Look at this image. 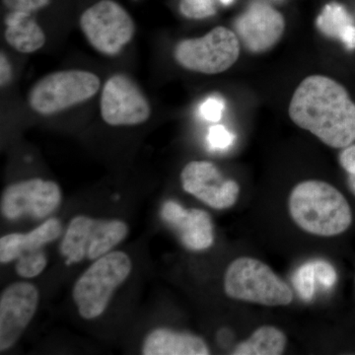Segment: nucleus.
I'll use <instances>...</instances> for the list:
<instances>
[{
    "label": "nucleus",
    "mask_w": 355,
    "mask_h": 355,
    "mask_svg": "<svg viewBox=\"0 0 355 355\" xmlns=\"http://www.w3.org/2000/svg\"><path fill=\"white\" fill-rule=\"evenodd\" d=\"M289 116L331 148L355 141V103L347 89L329 77L305 78L292 96Z\"/></svg>",
    "instance_id": "obj_1"
},
{
    "label": "nucleus",
    "mask_w": 355,
    "mask_h": 355,
    "mask_svg": "<svg viewBox=\"0 0 355 355\" xmlns=\"http://www.w3.org/2000/svg\"><path fill=\"white\" fill-rule=\"evenodd\" d=\"M292 220L311 235L335 237L349 230L354 216L345 196L333 184L308 180L294 187L288 198Z\"/></svg>",
    "instance_id": "obj_2"
},
{
    "label": "nucleus",
    "mask_w": 355,
    "mask_h": 355,
    "mask_svg": "<svg viewBox=\"0 0 355 355\" xmlns=\"http://www.w3.org/2000/svg\"><path fill=\"white\" fill-rule=\"evenodd\" d=\"M132 270V261L125 252L112 251L93 261L72 288L79 316L88 321L101 317Z\"/></svg>",
    "instance_id": "obj_3"
},
{
    "label": "nucleus",
    "mask_w": 355,
    "mask_h": 355,
    "mask_svg": "<svg viewBox=\"0 0 355 355\" xmlns=\"http://www.w3.org/2000/svg\"><path fill=\"white\" fill-rule=\"evenodd\" d=\"M224 292L229 298L268 307L291 304L293 291L272 268L251 257H240L224 273Z\"/></svg>",
    "instance_id": "obj_4"
},
{
    "label": "nucleus",
    "mask_w": 355,
    "mask_h": 355,
    "mask_svg": "<svg viewBox=\"0 0 355 355\" xmlns=\"http://www.w3.org/2000/svg\"><path fill=\"white\" fill-rule=\"evenodd\" d=\"M128 233V223L121 219L76 216L69 221L62 236L60 254L67 265L95 261L113 251Z\"/></svg>",
    "instance_id": "obj_5"
},
{
    "label": "nucleus",
    "mask_w": 355,
    "mask_h": 355,
    "mask_svg": "<svg viewBox=\"0 0 355 355\" xmlns=\"http://www.w3.org/2000/svg\"><path fill=\"white\" fill-rule=\"evenodd\" d=\"M101 80L93 72L67 69L51 72L34 84L28 94L33 111L51 116L88 101L97 94Z\"/></svg>",
    "instance_id": "obj_6"
},
{
    "label": "nucleus",
    "mask_w": 355,
    "mask_h": 355,
    "mask_svg": "<svg viewBox=\"0 0 355 355\" xmlns=\"http://www.w3.org/2000/svg\"><path fill=\"white\" fill-rule=\"evenodd\" d=\"M175 58L184 69L203 74H218L234 65L240 41L228 28H214L202 38L183 40L175 48Z\"/></svg>",
    "instance_id": "obj_7"
},
{
    "label": "nucleus",
    "mask_w": 355,
    "mask_h": 355,
    "mask_svg": "<svg viewBox=\"0 0 355 355\" xmlns=\"http://www.w3.org/2000/svg\"><path fill=\"white\" fill-rule=\"evenodd\" d=\"M80 28L89 44L106 55H116L135 34L132 16L113 0H101L84 11Z\"/></svg>",
    "instance_id": "obj_8"
},
{
    "label": "nucleus",
    "mask_w": 355,
    "mask_h": 355,
    "mask_svg": "<svg viewBox=\"0 0 355 355\" xmlns=\"http://www.w3.org/2000/svg\"><path fill=\"white\" fill-rule=\"evenodd\" d=\"M62 191L60 184L41 178L22 180L4 189L0 202L2 216L19 220L24 216L46 219L60 207Z\"/></svg>",
    "instance_id": "obj_9"
},
{
    "label": "nucleus",
    "mask_w": 355,
    "mask_h": 355,
    "mask_svg": "<svg viewBox=\"0 0 355 355\" xmlns=\"http://www.w3.org/2000/svg\"><path fill=\"white\" fill-rule=\"evenodd\" d=\"M100 111L103 121L112 127H130L146 123L151 107L146 95L133 79L114 74L103 87Z\"/></svg>",
    "instance_id": "obj_10"
},
{
    "label": "nucleus",
    "mask_w": 355,
    "mask_h": 355,
    "mask_svg": "<svg viewBox=\"0 0 355 355\" xmlns=\"http://www.w3.org/2000/svg\"><path fill=\"white\" fill-rule=\"evenodd\" d=\"M38 287L29 282L9 284L0 294V352L12 349L36 315Z\"/></svg>",
    "instance_id": "obj_11"
},
{
    "label": "nucleus",
    "mask_w": 355,
    "mask_h": 355,
    "mask_svg": "<svg viewBox=\"0 0 355 355\" xmlns=\"http://www.w3.org/2000/svg\"><path fill=\"white\" fill-rule=\"evenodd\" d=\"M180 178L186 193L211 209H230L239 198V184L226 180L209 161H191L184 166Z\"/></svg>",
    "instance_id": "obj_12"
},
{
    "label": "nucleus",
    "mask_w": 355,
    "mask_h": 355,
    "mask_svg": "<svg viewBox=\"0 0 355 355\" xmlns=\"http://www.w3.org/2000/svg\"><path fill=\"white\" fill-rule=\"evenodd\" d=\"M284 16L270 4L254 1L235 21L236 35L251 53H263L272 49L284 35Z\"/></svg>",
    "instance_id": "obj_13"
},
{
    "label": "nucleus",
    "mask_w": 355,
    "mask_h": 355,
    "mask_svg": "<svg viewBox=\"0 0 355 355\" xmlns=\"http://www.w3.org/2000/svg\"><path fill=\"white\" fill-rule=\"evenodd\" d=\"M161 216L179 234L184 246L191 251H203L214 245V224L209 212L184 209L174 200L163 203Z\"/></svg>",
    "instance_id": "obj_14"
},
{
    "label": "nucleus",
    "mask_w": 355,
    "mask_h": 355,
    "mask_svg": "<svg viewBox=\"0 0 355 355\" xmlns=\"http://www.w3.org/2000/svg\"><path fill=\"white\" fill-rule=\"evenodd\" d=\"M62 234V222L57 217H50L29 232L3 235L0 238V263L7 265L23 254L44 249Z\"/></svg>",
    "instance_id": "obj_15"
},
{
    "label": "nucleus",
    "mask_w": 355,
    "mask_h": 355,
    "mask_svg": "<svg viewBox=\"0 0 355 355\" xmlns=\"http://www.w3.org/2000/svg\"><path fill=\"white\" fill-rule=\"evenodd\" d=\"M144 355H209L210 349L202 336L169 328L153 329L141 345Z\"/></svg>",
    "instance_id": "obj_16"
},
{
    "label": "nucleus",
    "mask_w": 355,
    "mask_h": 355,
    "mask_svg": "<svg viewBox=\"0 0 355 355\" xmlns=\"http://www.w3.org/2000/svg\"><path fill=\"white\" fill-rule=\"evenodd\" d=\"M4 38L11 48L22 53H32L43 48L46 34L30 13L12 11L6 19Z\"/></svg>",
    "instance_id": "obj_17"
},
{
    "label": "nucleus",
    "mask_w": 355,
    "mask_h": 355,
    "mask_svg": "<svg viewBox=\"0 0 355 355\" xmlns=\"http://www.w3.org/2000/svg\"><path fill=\"white\" fill-rule=\"evenodd\" d=\"M317 27L326 36L340 40L347 50H355V22L340 4H327L318 17Z\"/></svg>",
    "instance_id": "obj_18"
},
{
    "label": "nucleus",
    "mask_w": 355,
    "mask_h": 355,
    "mask_svg": "<svg viewBox=\"0 0 355 355\" xmlns=\"http://www.w3.org/2000/svg\"><path fill=\"white\" fill-rule=\"evenodd\" d=\"M287 338L277 327L261 326L250 338L236 345L234 355H280L284 354Z\"/></svg>",
    "instance_id": "obj_19"
},
{
    "label": "nucleus",
    "mask_w": 355,
    "mask_h": 355,
    "mask_svg": "<svg viewBox=\"0 0 355 355\" xmlns=\"http://www.w3.org/2000/svg\"><path fill=\"white\" fill-rule=\"evenodd\" d=\"M15 261L16 273L22 279H32L44 272L48 266L49 259L46 251L39 249L23 254Z\"/></svg>",
    "instance_id": "obj_20"
},
{
    "label": "nucleus",
    "mask_w": 355,
    "mask_h": 355,
    "mask_svg": "<svg viewBox=\"0 0 355 355\" xmlns=\"http://www.w3.org/2000/svg\"><path fill=\"white\" fill-rule=\"evenodd\" d=\"M315 282H316V275H315L312 261L304 263L296 270L293 277V284L299 296L303 300L310 301L314 296Z\"/></svg>",
    "instance_id": "obj_21"
},
{
    "label": "nucleus",
    "mask_w": 355,
    "mask_h": 355,
    "mask_svg": "<svg viewBox=\"0 0 355 355\" xmlns=\"http://www.w3.org/2000/svg\"><path fill=\"white\" fill-rule=\"evenodd\" d=\"M180 11L191 19H203L216 12L214 0H181Z\"/></svg>",
    "instance_id": "obj_22"
},
{
    "label": "nucleus",
    "mask_w": 355,
    "mask_h": 355,
    "mask_svg": "<svg viewBox=\"0 0 355 355\" xmlns=\"http://www.w3.org/2000/svg\"><path fill=\"white\" fill-rule=\"evenodd\" d=\"M207 140L212 148L226 149L234 144L235 135L224 125H216L209 128Z\"/></svg>",
    "instance_id": "obj_23"
},
{
    "label": "nucleus",
    "mask_w": 355,
    "mask_h": 355,
    "mask_svg": "<svg viewBox=\"0 0 355 355\" xmlns=\"http://www.w3.org/2000/svg\"><path fill=\"white\" fill-rule=\"evenodd\" d=\"M340 164L345 172L347 173V183L350 191L355 197V144H350L345 147L340 154Z\"/></svg>",
    "instance_id": "obj_24"
},
{
    "label": "nucleus",
    "mask_w": 355,
    "mask_h": 355,
    "mask_svg": "<svg viewBox=\"0 0 355 355\" xmlns=\"http://www.w3.org/2000/svg\"><path fill=\"white\" fill-rule=\"evenodd\" d=\"M225 104L219 97H209L200 106V114L205 120L216 123L220 121Z\"/></svg>",
    "instance_id": "obj_25"
},
{
    "label": "nucleus",
    "mask_w": 355,
    "mask_h": 355,
    "mask_svg": "<svg viewBox=\"0 0 355 355\" xmlns=\"http://www.w3.org/2000/svg\"><path fill=\"white\" fill-rule=\"evenodd\" d=\"M314 266L316 280L322 284L324 288H331L336 282V272L334 266L327 261L318 260L312 261Z\"/></svg>",
    "instance_id": "obj_26"
},
{
    "label": "nucleus",
    "mask_w": 355,
    "mask_h": 355,
    "mask_svg": "<svg viewBox=\"0 0 355 355\" xmlns=\"http://www.w3.org/2000/svg\"><path fill=\"white\" fill-rule=\"evenodd\" d=\"M50 0H3L7 8L11 11L30 13L43 8Z\"/></svg>",
    "instance_id": "obj_27"
},
{
    "label": "nucleus",
    "mask_w": 355,
    "mask_h": 355,
    "mask_svg": "<svg viewBox=\"0 0 355 355\" xmlns=\"http://www.w3.org/2000/svg\"><path fill=\"white\" fill-rule=\"evenodd\" d=\"M11 79H12V67H11L10 62L6 53L1 51V55H0V84H1V87L8 85L11 83Z\"/></svg>",
    "instance_id": "obj_28"
},
{
    "label": "nucleus",
    "mask_w": 355,
    "mask_h": 355,
    "mask_svg": "<svg viewBox=\"0 0 355 355\" xmlns=\"http://www.w3.org/2000/svg\"><path fill=\"white\" fill-rule=\"evenodd\" d=\"M222 3L225 4V6H228V4H230L231 2L233 1V0H220Z\"/></svg>",
    "instance_id": "obj_29"
}]
</instances>
